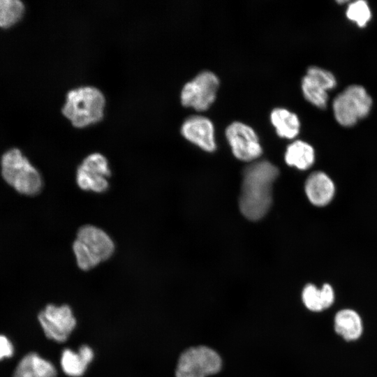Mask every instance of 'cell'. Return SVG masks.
<instances>
[{"label": "cell", "instance_id": "cell-1", "mask_svg": "<svg viewBox=\"0 0 377 377\" xmlns=\"http://www.w3.org/2000/svg\"><path fill=\"white\" fill-rule=\"evenodd\" d=\"M278 175V168L267 160L254 161L244 168L239 204L246 218L257 221L269 211Z\"/></svg>", "mask_w": 377, "mask_h": 377}, {"label": "cell", "instance_id": "cell-2", "mask_svg": "<svg viewBox=\"0 0 377 377\" xmlns=\"http://www.w3.org/2000/svg\"><path fill=\"white\" fill-rule=\"evenodd\" d=\"M105 106L103 92L97 87L84 84L68 90L61 112L74 127L83 128L101 121Z\"/></svg>", "mask_w": 377, "mask_h": 377}, {"label": "cell", "instance_id": "cell-3", "mask_svg": "<svg viewBox=\"0 0 377 377\" xmlns=\"http://www.w3.org/2000/svg\"><path fill=\"white\" fill-rule=\"evenodd\" d=\"M73 251L78 267L87 271L109 259L114 251V244L103 230L88 224L78 230Z\"/></svg>", "mask_w": 377, "mask_h": 377}, {"label": "cell", "instance_id": "cell-4", "mask_svg": "<svg viewBox=\"0 0 377 377\" xmlns=\"http://www.w3.org/2000/svg\"><path fill=\"white\" fill-rule=\"evenodd\" d=\"M1 168L3 179L17 192L34 195L40 191L42 177L20 149L13 148L5 152Z\"/></svg>", "mask_w": 377, "mask_h": 377}, {"label": "cell", "instance_id": "cell-5", "mask_svg": "<svg viewBox=\"0 0 377 377\" xmlns=\"http://www.w3.org/2000/svg\"><path fill=\"white\" fill-rule=\"evenodd\" d=\"M372 99L364 87L351 84L338 94L332 103L337 121L344 127L355 125L369 114Z\"/></svg>", "mask_w": 377, "mask_h": 377}, {"label": "cell", "instance_id": "cell-6", "mask_svg": "<svg viewBox=\"0 0 377 377\" xmlns=\"http://www.w3.org/2000/svg\"><path fill=\"white\" fill-rule=\"evenodd\" d=\"M219 84V78L215 73L201 71L182 87L181 103L198 112L205 111L214 102Z\"/></svg>", "mask_w": 377, "mask_h": 377}, {"label": "cell", "instance_id": "cell-7", "mask_svg": "<svg viewBox=\"0 0 377 377\" xmlns=\"http://www.w3.org/2000/svg\"><path fill=\"white\" fill-rule=\"evenodd\" d=\"M221 359L213 349L200 346L185 350L179 356L175 377H206L218 373Z\"/></svg>", "mask_w": 377, "mask_h": 377}, {"label": "cell", "instance_id": "cell-8", "mask_svg": "<svg viewBox=\"0 0 377 377\" xmlns=\"http://www.w3.org/2000/svg\"><path fill=\"white\" fill-rule=\"evenodd\" d=\"M111 171L107 158L99 152L87 155L76 172L77 186L84 191L103 193L109 188Z\"/></svg>", "mask_w": 377, "mask_h": 377}, {"label": "cell", "instance_id": "cell-9", "mask_svg": "<svg viewBox=\"0 0 377 377\" xmlns=\"http://www.w3.org/2000/svg\"><path fill=\"white\" fill-rule=\"evenodd\" d=\"M225 135L233 155L243 161H256L263 153L259 137L253 127L234 121L225 129Z\"/></svg>", "mask_w": 377, "mask_h": 377}, {"label": "cell", "instance_id": "cell-10", "mask_svg": "<svg viewBox=\"0 0 377 377\" xmlns=\"http://www.w3.org/2000/svg\"><path fill=\"white\" fill-rule=\"evenodd\" d=\"M45 336L61 343L66 341L76 325V319L67 304H47L38 315Z\"/></svg>", "mask_w": 377, "mask_h": 377}, {"label": "cell", "instance_id": "cell-11", "mask_svg": "<svg viewBox=\"0 0 377 377\" xmlns=\"http://www.w3.org/2000/svg\"><path fill=\"white\" fill-rule=\"evenodd\" d=\"M337 85L336 77L327 69L311 66L301 80V89L304 98L313 105L324 109L328 101V91Z\"/></svg>", "mask_w": 377, "mask_h": 377}, {"label": "cell", "instance_id": "cell-12", "mask_svg": "<svg viewBox=\"0 0 377 377\" xmlns=\"http://www.w3.org/2000/svg\"><path fill=\"white\" fill-rule=\"evenodd\" d=\"M180 132L186 140L204 151L212 152L216 149L214 125L205 115L188 116L182 123Z\"/></svg>", "mask_w": 377, "mask_h": 377}, {"label": "cell", "instance_id": "cell-13", "mask_svg": "<svg viewBox=\"0 0 377 377\" xmlns=\"http://www.w3.org/2000/svg\"><path fill=\"white\" fill-rule=\"evenodd\" d=\"M304 191L311 203L317 207H323L333 199L335 186L332 179L326 173L316 171L307 177Z\"/></svg>", "mask_w": 377, "mask_h": 377}, {"label": "cell", "instance_id": "cell-14", "mask_svg": "<svg viewBox=\"0 0 377 377\" xmlns=\"http://www.w3.org/2000/svg\"><path fill=\"white\" fill-rule=\"evenodd\" d=\"M334 329L335 332L345 341H356L363 333L362 318L354 309H341L334 316Z\"/></svg>", "mask_w": 377, "mask_h": 377}, {"label": "cell", "instance_id": "cell-15", "mask_svg": "<svg viewBox=\"0 0 377 377\" xmlns=\"http://www.w3.org/2000/svg\"><path fill=\"white\" fill-rule=\"evenodd\" d=\"M54 364L36 353L24 356L17 365L13 377H56Z\"/></svg>", "mask_w": 377, "mask_h": 377}, {"label": "cell", "instance_id": "cell-16", "mask_svg": "<svg viewBox=\"0 0 377 377\" xmlns=\"http://www.w3.org/2000/svg\"><path fill=\"white\" fill-rule=\"evenodd\" d=\"M269 120L281 138L293 139L300 133L301 123L299 117L286 108H273L269 114Z\"/></svg>", "mask_w": 377, "mask_h": 377}, {"label": "cell", "instance_id": "cell-17", "mask_svg": "<svg viewBox=\"0 0 377 377\" xmlns=\"http://www.w3.org/2000/svg\"><path fill=\"white\" fill-rule=\"evenodd\" d=\"M302 299L309 310L320 312L330 308L334 304L335 295L332 286L329 283H324L320 288L309 283L302 290Z\"/></svg>", "mask_w": 377, "mask_h": 377}, {"label": "cell", "instance_id": "cell-18", "mask_svg": "<svg viewBox=\"0 0 377 377\" xmlns=\"http://www.w3.org/2000/svg\"><path fill=\"white\" fill-rule=\"evenodd\" d=\"M284 159L288 165L305 170L313 164L315 151L309 143L302 140H295L287 146Z\"/></svg>", "mask_w": 377, "mask_h": 377}, {"label": "cell", "instance_id": "cell-19", "mask_svg": "<svg viewBox=\"0 0 377 377\" xmlns=\"http://www.w3.org/2000/svg\"><path fill=\"white\" fill-rule=\"evenodd\" d=\"M60 362L63 371L71 377L82 376L88 365L77 352L70 348H66L62 351Z\"/></svg>", "mask_w": 377, "mask_h": 377}, {"label": "cell", "instance_id": "cell-20", "mask_svg": "<svg viewBox=\"0 0 377 377\" xmlns=\"http://www.w3.org/2000/svg\"><path fill=\"white\" fill-rule=\"evenodd\" d=\"M24 10L20 0H0V27H8L17 22Z\"/></svg>", "mask_w": 377, "mask_h": 377}, {"label": "cell", "instance_id": "cell-21", "mask_svg": "<svg viewBox=\"0 0 377 377\" xmlns=\"http://www.w3.org/2000/svg\"><path fill=\"white\" fill-rule=\"evenodd\" d=\"M346 15L359 27H364L371 19V10L366 1L358 0L348 5Z\"/></svg>", "mask_w": 377, "mask_h": 377}, {"label": "cell", "instance_id": "cell-22", "mask_svg": "<svg viewBox=\"0 0 377 377\" xmlns=\"http://www.w3.org/2000/svg\"><path fill=\"white\" fill-rule=\"evenodd\" d=\"M14 353V348L10 341L4 335H0V360L9 358Z\"/></svg>", "mask_w": 377, "mask_h": 377}, {"label": "cell", "instance_id": "cell-23", "mask_svg": "<svg viewBox=\"0 0 377 377\" xmlns=\"http://www.w3.org/2000/svg\"><path fill=\"white\" fill-rule=\"evenodd\" d=\"M77 353L87 364H89L94 358V351L87 345L81 346Z\"/></svg>", "mask_w": 377, "mask_h": 377}]
</instances>
